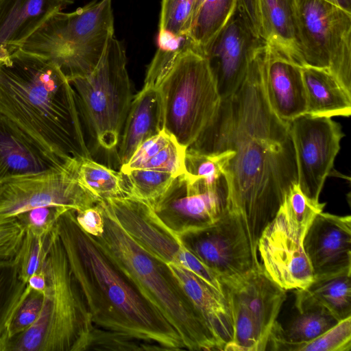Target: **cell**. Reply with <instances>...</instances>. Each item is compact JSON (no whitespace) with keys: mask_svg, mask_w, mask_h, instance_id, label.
<instances>
[{"mask_svg":"<svg viewBox=\"0 0 351 351\" xmlns=\"http://www.w3.org/2000/svg\"><path fill=\"white\" fill-rule=\"evenodd\" d=\"M351 274L313 280L295 290V307L316 304L326 309L338 322L351 317Z\"/></svg>","mask_w":351,"mask_h":351,"instance_id":"cell-27","label":"cell"},{"mask_svg":"<svg viewBox=\"0 0 351 351\" xmlns=\"http://www.w3.org/2000/svg\"><path fill=\"white\" fill-rule=\"evenodd\" d=\"M128 189V197L136 198L153 206L166 193L175 176L151 169H133L123 173Z\"/></svg>","mask_w":351,"mask_h":351,"instance_id":"cell-34","label":"cell"},{"mask_svg":"<svg viewBox=\"0 0 351 351\" xmlns=\"http://www.w3.org/2000/svg\"><path fill=\"white\" fill-rule=\"evenodd\" d=\"M164 128L163 106L159 88L142 90L132 100L119 142L118 158L126 164L138 147Z\"/></svg>","mask_w":351,"mask_h":351,"instance_id":"cell-22","label":"cell"},{"mask_svg":"<svg viewBox=\"0 0 351 351\" xmlns=\"http://www.w3.org/2000/svg\"><path fill=\"white\" fill-rule=\"evenodd\" d=\"M296 308L298 314L285 327L278 322L276 323L270 337L291 343L308 341L338 322L326 309L316 304L303 305Z\"/></svg>","mask_w":351,"mask_h":351,"instance_id":"cell-29","label":"cell"},{"mask_svg":"<svg viewBox=\"0 0 351 351\" xmlns=\"http://www.w3.org/2000/svg\"><path fill=\"white\" fill-rule=\"evenodd\" d=\"M42 267L47 288L39 317L30 328L14 338L6 350H88L95 326L71 270L58 223L50 234Z\"/></svg>","mask_w":351,"mask_h":351,"instance_id":"cell-5","label":"cell"},{"mask_svg":"<svg viewBox=\"0 0 351 351\" xmlns=\"http://www.w3.org/2000/svg\"><path fill=\"white\" fill-rule=\"evenodd\" d=\"M226 206L224 178L213 184L184 173L175 178L152 208L165 226L181 236L215 223L226 211Z\"/></svg>","mask_w":351,"mask_h":351,"instance_id":"cell-13","label":"cell"},{"mask_svg":"<svg viewBox=\"0 0 351 351\" xmlns=\"http://www.w3.org/2000/svg\"><path fill=\"white\" fill-rule=\"evenodd\" d=\"M326 203H320L306 196L297 182L293 184L285 196L276 215L287 230L303 242L315 217L323 211Z\"/></svg>","mask_w":351,"mask_h":351,"instance_id":"cell-31","label":"cell"},{"mask_svg":"<svg viewBox=\"0 0 351 351\" xmlns=\"http://www.w3.org/2000/svg\"><path fill=\"white\" fill-rule=\"evenodd\" d=\"M69 210L59 206L39 207L25 212L16 218L25 228L49 233L55 228L60 217Z\"/></svg>","mask_w":351,"mask_h":351,"instance_id":"cell-38","label":"cell"},{"mask_svg":"<svg viewBox=\"0 0 351 351\" xmlns=\"http://www.w3.org/2000/svg\"><path fill=\"white\" fill-rule=\"evenodd\" d=\"M70 166L80 184L100 200L129 196L127 184L121 171H116L88 157L74 160Z\"/></svg>","mask_w":351,"mask_h":351,"instance_id":"cell-28","label":"cell"},{"mask_svg":"<svg viewBox=\"0 0 351 351\" xmlns=\"http://www.w3.org/2000/svg\"><path fill=\"white\" fill-rule=\"evenodd\" d=\"M158 88L164 129L187 148L208 126L221 101L208 62L193 43L176 53Z\"/></svg>","mask_w":351,"mask_h":351,"instance_id":"cell-8","label":"cell"},{"mask_svg":"<svg viewBox=\"0 0 351 351\" xmlns=\"http://www.w3.org/2000/svg\"><path fill=\"white\" fill-rule=\"evenodd\" d=\"M351 13V0H324Z\"/></svg>","mask_w":351,"mask_h":351,"instance_id":"cell-42","label":"cell"},{"mask_svg":"<svg viewBox=\"0 0 351 351\" xmlns=\"http://www.w3.org/2000/svg\"><path fill=\"white\" fill-rule=\"evenodd\" d=\"M306 113L315 117H350L351 93L328 71L302 66Z\"/></svg>","mask_w":351,"mask_h":351,"instance_id":"cell-25","label":"cell"},{"mask_svg":"<svg viewBox=\"0 0 351 351\" xmlns=\"http://www.w3.org/2000/svg\"><path fill=\"white\" fill-rule=\"evenodd\" d=\"M0 114L64 165L91 158L74 90L45 57L19 49L0 58Z\"/></svg>","mask_w":351,"mask_h":351,"instance_id":"cell-2","label":"cell"},{"mask_svg":"<svg viewBox=\"0 0 351 351\" xmlns=\"http://www.w3.org/2000/svg\"><path fill=\"white\" fill-rule=\"evenodd\" d=\"M302 66L324 69L351 93V13L324 0H295Z\"/></svg>","mask_w":351,"mask_h":351,"instance_id":"cell-10","label":"cell"},{"mask_svg":"<svg viewBox=\"0 0 351 351\" xmlns=\"http://www.w3.org/2000/svg\"><path fill=\"white\" fill-rule=\"evenodd\" d=\"M25 232V226L16 217L0 220V266H14Z\"/></svg>","mask_w":351,"mask_h":351,"instance_id":"cell-37","label":"cell"},{"mask_svg":"<svg viewBox=\"0 0 351 351\" xmlns=\"http://www.w3.org/2000/svg\"><path fill=\"white\" fill-rule=\"evenodd\" d=\"M186 149L163 128L158 134L142 143L129 161L121 166L120 171L125 173L133 169H151L177 177L185 173Z\"/></svg>","mask_w":351,"mask_h":351,"instance_id":"cell-26","label":"cell"},{"mask_svg":"<svg viewBox=\"0 0 351 351\" xmlns=\"http://www.w3.org/2000/svg\"><path fill=\"white\" fill-rule=\"evenodd\" d=\"M238 9L247 23L253 34L258 38L263 40L258 0H239Z\"/></svg>","mask_w":351,"mask_h":351,"instance_id":"cell-40","label":"cell"},{"mask_svg":"<svg viewBox=\"0 0 351 351\" xmlns=\"http://www.w3.org/2000/svg\"><path fill=\"white\" fill-rule=\"evenodd\" d=\"M27 285L32 289L45 293L47 288V279L43 267L33 274L27 280Z\"/></svg>","mask_w":351,"mask_h":351,"instance_id":"cell-41","label":"cell"},{"mask_svg":"<svg viewBox=\"0 0 351 351\" xmlns=\"http://www.w3.org/2000/svg\"><path fill=\"white\" fill-rule=\"evenodd\" d=\"M51 232L47 233L25 228L13 266L19 282L27 284L29 277L41 269L46 258Z\"/></svg>","mask_w":351,"mask_h":351,"instance_id":"cell-33","label":"cell"},{"mask_svg":"<svg viewBox=\"0 0 351 351\" xmlns=\"http://www.w3.org/2000/svg\"><path fill=\"white\" fill-rule=\"evenodd\" d=\"M104 230L91 237L97 247L164 316L180 336L186 350H221L204 317L167 264L138 244L99 202Z\"/></svg>","mask_w":351,"mask_h":351,"instance_id":"cell-4","label":"cell"},{"mask_svg":"<svg viewBox=\"0 0 351 351\" xmlns=\"http://www.w3.org/2000/svg\"><path fill=\"white\" fill-rule=\"evenodd\" d=\"M113 34L112 0H93L51 14L20 49L54 62L69 80L95 68Z\"/></svg>","mask_w":351,"mask_h":351,"instance_id":"cell-6","label":"cell"},{"mask_svg":"<svg viewBox=\"0 0 351 351\" xmlns=\"http://www.w3.org/2000/svg\"><path fill=\"white\" fill-rule=\"evenodd\" d=\"M166 264L204 317L221 350H223L233 336L232 319L225 299L186 269L174 264Z\"/></svg>","mask_w":351,"mask_h":351,"instance_id":"cell-23","label":"cell"},{"mask_svg":"<svg viewBox=\"0 0 351 351\" xmlns=\"http://www.w3.org/2000/svg\"><path fill=\"white\" fill-rule=\"evenodd\" d=\"M64 165L0 114V181Z\"/></svg>","mask_w":351,"mask_h":351,"instance_id":"cell-21","label":"cell"},{"mask_svg":"<svg viewBox=\"0 0 351 351\" xmlns=\"http://www.w3.org/2000/svg\"><path fill=\"white\" fill-rule=\"evenodd\" d=\"M257 252L266 274L285 290L304 289L313 282V270L303 242L287 230L276 214L262 232Z\"/></svg>","mask_w":351,"mask_h":351,"instance_id":"cell-17","label":"cell"},{"mask_svg":"<svg viewBox=\"0 0 351 351\" xmlns=\"http://www.w3.org/2000/svg\"><path fill=\"white\" fill-rule=\"evenodd\" d=\"M191 1H192V3H193L194 8H195V15L197 10L201 3L202 0H191ZM195 15H194V16H195Z\"/></svg>","mask_w":351,"mask_h":351,"instance_id":"cell-43","label":"cell"},{"mask_svg":"<svg viewBox=\"0 0 351 351\" xmlns=\"http://www.w3.org/2000/svg\"><path fill=\"white\" fill-rule=\"evenodd\" d=\"M101 200L76 180L69 164L0 181V220L44 206L83 211Z\"/></svg>","mask_w":351,"mask_h":351,"instance_id":"cell-12","label":"cell"},{"mask_svg":"<svg viewBox=\"0 0 351 351\" xmlns=\"http://www.w3.org/2000/svg\"><path fill=\"white\" fill-rule=\"evenodd\" d=\"M238 1L202 0L188 37L202 54L234 15L238 8Z\"/></svg>","mask_w":351,"mask_h":351,"instance_id":"cell-30","label":"cell"},{"mask_svg":"<svg viewBox=\"0 0 351 351\" xmlns=\"http://www.w3.org/2000/svg\"><path fill=\"white\" fill-rule=\"evenodd\" d=\"M296 166L297 183L313 200L319 201L344 136L331 117L302 114L288 122Z\"/></svg>","mask_w":351,"mask_h":351,"instance_id":"cell-14","label":"cell"},{"mask_svg":"<svg viewBox=\"0 0 351 351\" xmlns=\"http://www.w3.org/2000/svg\"><path fill=\"white\" fill-rule=\"evenodd\" d=\"M263 84L269 105L279 119L288 123L306 113L302 66L269 45L264 63Z\"/></svg>","mask_w":351,"mask_h":351,"instance_id":"cell-19","label":"cell"},{"mask_svg":"<svg viewBox=\"0 0 351 351\" xmlns=\"http://www.w3.org/2000/svg\"><path fill=\"white\" fill-rule=\"evenodd\" d=\"M262 39L302 66L295 0H258Z\"/></svg>","mask_w":351,"mask_h":351,"instance_id":"cell-24","label":"cell"},{"mask_svg":"<svg viewBox=\"0 0 351 351\" xmlns=\"http://www.w3.org/2000/svg\"><path fill=\"white\" fill-rule=\"evenodd\" d=\"M267 45L254 51L239 89L221 99L212 120L189 147L205 154L231 150L222 173L226 210L243 224L253 254L291 185L297 166L288 123L267 101L263 84Z\"/></svg>","mask_w":351,"mask_h":351,"instance_id":"cell-1","label":"cell"},{"mask_svg":"<svg viewBox=\"0 0 351 351\" xmlns=\"http://www.w3.org/2000/svg\"><path fill=\"white\" fill-rule=\"evenodd\" d=\"M79 226L92 237L100 236L104 230V219L99 202L83 211L75 212Z\"/></svg>","mask_w":351,"mask_h":351,"instance_id":"cell-39","label":"cell"},{"mask_svg":"<svg viewBox=\"0 0 351 351\" xmlns=\"http://www.w3.org/2000/svg\"><path fill=\"white\" fill-rule=\"evenodd\" d=\"M351 349V317L339 321L332 328L304 342H287L270 337L267 350L275 351H350Z\"/></svg>","mask_w":351,"mask_h":351,"instance_id":"cell-32","label":"cell"},{"mask_svg":"<svg viewBox=\"0 0 351 351\" xmlns=\"http://www.w3.org/2000/svg\"><path fill=\"white\" fill-rule=\"evenodd\" d=\"M73 0H0V58L20 49L51 14Z\"/></svg>","mask_w":351,"mask_h":351,"instance_id":"cell-20","label":"cell"},{"mask_svg":"<svg viewBox=\"0 0 351 351\" xmlns=\"http://www.w3.org/2000/svg\"><path fill=\"white\" fill-rule=\"evenodd\" d=\"M184 246L220 279L246 273L261 265L245 230L226 211L215 223L178 236Z\"/></svg>","mask_w":351,"mask_h":351,"instance_id":"cell-15","label":"cell"},{"mask_svg":"<svg viewBox=\"0 0 351 351\" xmlns=\"http://www.w3.org/2000/svg\"><path fill=\"white\" fill-rule=\"evenodd\" d=\"M122 228L144 249L165 263L190 271L225 299L219 278L182 243L146 202L132 197L102 200Z\"/></svg>","mask_w":351,"mask_h":351,"instance_id":"cell-11","label":"cell"},{"mask_svg":"<svg viewBox=\"0 0 351 351\" xmlns=\"http://www.w3.org/2000/svg\"><path fill=\"white\" fill-rule=\"evenodd\" d=\"M313 280L351 274V217L321 212L303 240Z\"/></svg>","mask_w":351,"mask_h":351,"instance_id":"cell-18","label":"cell"},{"mask_svg":"<svg viewBox=\"0 0 351 351\" xmlns=\"http://www.w3.org/2000/svg\"><path fill=\"white\" fill-rule=\"evenodd\" d=\"M226 154L221 152L215 154H205L187 147L184 156L185 173L204 179L210 184H217L224 177L222 166Z\"/></svg>","mask_w":351,"mask_h":351,"instance_id":"cell-35","label":"cell"},{"mask_svg":"<svg viewBox=\"0 0 351 351\" xmlns=\"http://www.w3.org/2000/svg\"><path fill=\"white\" fill-rule=\"evenodd\" d=\"M264 40L251 30L238 8L228 23L204 50L221 99L242 84L251 58Z\"/></svg>","mask_w":351,"mask_h":351,"instance_id":"cell-16","label":"cell"},{"mask_svg":"<svg viewBox=\"0 0 351 351\" xmlns=\"http://www.w3.org/2000/svg\"><path fill=\"white\" fill-rule=\"evenodd\" d=\"M81 121L97 144L106 150L119 144L132 102L131 83L123 43L114 34L88 73L69 79Z\"/></svg>","mask_w":351,"mask_h":351,"instance_id":"cell-7","label":"cell"},{"mask_svg":"<svg viewBox=\"0 0 351 351\" xmlns=\"http://www.w3.org/2000/svg\"><path fill=\"white\" fill-rule=\"evenodd\" d=\"M3 282H4L3 276L1 275L0 276V293L2 290Z\"/></svg>","mask_w":351,"mask_h":351,"instance_id":"cell-44","label":"cell"},{"mask_svg":"<svg viewBox=\"0 0 351 351\" xmlns=\"http://www.w3.org/2000/svg\"><path fill=\"white\" fill-rule=\"evenodd\" d=\"M221 282L233 330L232 339L223 350H266L287 291L271 279L261 265Z\"/></svg>","mask_w":351,"mask_h":351,"instance_id":"cell-9","label":"cell"},{"mask_svg":"<svg viewBox=\"0 0 351 351\" xmlns=\"http://www.w3.org/2000/svg\"><path fill=\"white\" fill-rule=\"evenodd\" d=\"M58 234L95 327L150 343L186 350L174 328L77 224L75 211L59 219Z\"/></svg>","mask_w":351,"mask_h":351,"instance_id":"cell-3","label":"cell"},{"mask_svg":"<svg viewBox=\"0 0 351 351\" xmlns=\"http://www.w3.org/2000/svg\"><path fill=\"white\" fill-rule=\"evenodd\" d=\"M158 350L146 342L95 327L88 350Z\"/></svg>","mask_w":351,"mask_h":351,"instance_id":"cell-36","label":"cell"}]
</instances>
